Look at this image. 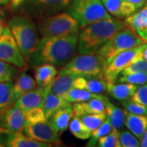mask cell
<instances>
[{
    "mask_svg": "<svg viewBox=\"0 0 147 147\" xmlns=\"http://www.w3.org/2000/svg\"><path fill=\"white\" fill-rule=\"evenodd\" d=\"M0 133H2V134H8V133H10V131H7V129L2 127H0Z\"/></svg>",
    "mask_w": 147,
    "mask_h": 147,
    "instance_id": "cell-47",
    "label": "cell"
},
{
    "mask_svg": "<svg viewBox=\"0 0 147 147\" xmlns=\"http://www.w3.org/2000/svg\"><path fill=\"white\" fill-rule=\"evenodd\" d=\"M50 88L51 85L46 88L36 87L34 89L22 95L13 105H16L17 107H19L24 113L34 107H42L45 96Z\"/></svg>",
    "mask_w": 147,
    "mask_h": 147,
    "instance_id": "cell-13",
    "label": "cell"
},
{
    "mask_svg": "<svg viewBox=\"0 0 147 147\" xmlns=\"http://www.w3.org/2000/svg\"><path fill=\"white\" fill-rule=\"evenodd\" d=\"M119 130L112 128V130L104 137H100L96 143V146L99 147H121L119 142Z\"/></svg>",
    "mask_w": 147,
    "mask_h": 147,
    "instance_id": "cell-33",
    "label": "cell"
},
{
    "mask_svg": "<svg viewBox=\"0 0 147 147\" xmlns=\"http://www.w3.org/2000/svg\"><path fill=\"white\" fill-rule=\"evenodd\" d=\"M142 57L144 58V59L147 61V45L146 47L144 48L143 52H142Z\"/></svg>",
    "mask_w": 147,
    "mask_h": 147,
    "instance_id": "cell-46",
    "label": "cell"
},
{
    "mask_svg": "<svg viewBox=\"0 0 147 147\" xmlns=\"http://www.w3.org/2000/svg\"><path fill=\"white\" fill-rule=\"evenodd\" d=\"M6 18H7V13L4 9L2 7V6H0V22L5 21Z\"/></svg>",
    "mask_w": 147,
    "mask_h": 147,
    "instance_id": "cell-43",
    "label": "cell"
},
{
    "mask_svg": "<svg viewBox=\"0 0 147 147\" xmlns=\"http://www.w3.org/2000/svg\"><path fill=\"white\" fill-rule=\"evenodd\" d=\"M77 75L59 74L51 84V91L54 94L63 97L71 88H74V82Z\"/></svg>",
    "mask_w": 147,
    "mask_h": 147,
    "instance_id": "cell-25",
    "label": "cell"
},
{
    "mask_svg": "<svg viewBox=\"0 0 147 147\" xmlns=\"http://www.w3.org/2000/svg\"><path fill=\"white\" fill-rule=\"evenodd\" d=\"M25 125V114L16 105L7 107L0 113V127L10 132L23 131Z\"/></svg>",
    "mask_w": 147,
    "mask_h": 147,
    "instance_id": "cell-12",
    "label": "cell"
},
{
    "mask_svg": "<svg viewBox=\"0 0 147 147\" xmlns=\"http://www.w3.org/2000/svg\"><path fill=\"white\" fill-rule=\"evenodd\" d=\"M138 86L127 83H106V92L115 99L120 101L130 99Z\"/></svg>",
    "mask_w": 147,
    "mask_h": 147,
    "instance_id": "cell-22",
    "label": "cell"
},
{
    "mask_svg": "<svg viewBox=\"0 0 147 147\" xmlns=\"http://www.w3.org/2000/svg\"><path fill=\"white\" fill-rule=\"evenodd\" d=\"M105 105L106 118L110 121L112 128L121 129L125 125V111L110 102L108 98L105 100Z\"/></svg>",
    "mask_w": 147,
    "mask_h": 147,
    "instance_id": "cell-24",
    "label": "cell"
},
{
    "mask_svg": "<svg viewBox=\"0 0 147 147\" xmlns=\"http://www.w3.org/2000/svg\"><path fill=\"white\" fill-rule=\"evenodd\" d=\"M101 2L110 15L119 19L126 18L137 10L127 0H101Z\"/></svg>",
    "mask_w": 147,
    "mask_h": 147,
    "instance_id": "cell-17",
    "label": "cell"
},
{
    "mask_svg": "<svg viewBox=\"0 0 147 147\" xmlns=\"http://www.w3.org/2000/svg\"><path fill=\"white\" fill-rule=\"evenodd\" d=\"M69 13L78 21L80 29L111 17L101 0H74Z\"/></svg>",
    "mask_w": 147,
    "mask_h": 147,
    "instance_id": "cell-7",
    "label": "cell"
},
{
    "mask_svg": "<svg viewBox=\"0 0 147 147\" xmlns=\"http://www.w3.org/2000/svg\"><path fill=\"white\" fill-rule=\"evenodd\" d=\"M22 55L26 60L36 52L40 38L36 25L25 15L12 16L7 22Z\"/></svg>",
    "mask_w": 147,
    "mask_h": 147,
    "instance_id": "cell-3",
    "label": "cell"
},
{
    "mask_svg": "<svg viewBox=\"0 0 147 147\" xmlns=\"http://www.w3.org/2000/svg\"><path fill=\"white\" fill-rule=\"evenodd\" d=\"M111 130H112V126L110 124L109 119L106 118L99 127H97L96 130L92 131V135L90 137V140L89 142H88L87 146L92 147L96 146V143L100 137H104L106 134H108Z\"/></svg>",
    "mask_w": 147,
    "mask_h": 147,
    "instance_id": "cell-32",
    "label": "cell"
},
{
    "mask_svg": "<svg viewBox=\"0 0 147 147\" xmlns=\"http://www.w3.org/2000/svg\"><path fill=\"white\" fill-rule=\"evenodd\" d=\"M0 60L16 66L21 71L28 68L27 60L22 55L11 32L7 26L0 37Z\"/></svg>",
    "mask_w": 147,
    "mask_h": 147,
    "instance_id": "cell-10",
    "label": "cell"
},
{
    "mask_svg": "<svg viewBox=\"0 0 147 147\" xmlns=\"http://www.w3.org/2000/svg\"><path fill=\"white\" fill-rule=\"evenodd\" d=\"M124 24L147 42V5L126 17Z\"/></svg>",
    "mask_w": 147,
    "mask_h": 147,
    "instance_id": "cell-15",
    "label": "cell"
},
{
    "mask_svg": "<svg viewBox=\"0 0 147 147\" xmlns=\"http://www.w3.org/2000/svg\"><path fill=\"white\" fill-rule=\"evenodd\" d=\"M64 98L69 103H75V102H81L86 100H91L92 98H99L101 100H106L107 97L105 96L97 93H93L89 91L80 88H71L66 94L65 95Z\"/></svg>",
    "mask_w": 147,
    "mask_h": 147,
    "instance_id": "cell-27",
    "label": "cell"
},
{
    "mask_svg": "<svg viewBox=\"0 0 147 147\" xmlns=\"http://www.w3.org/2000/svg\"><path fill=\"white\" fill-rule=\"evenodd\" d=\"M146 45L147 42H145L140 46L124 51L118 54L109 63L106 64L103 72V79L105 82L115 83L121 72L134 62L137 58L142 57V52Z\"/></svg>",
    "mask_w": 147,
    "mask_h": 147,
    "instance_id": "cell-9",
    "label": "cell"
},
{
    "mask_svg": "<svg viewBox=\"0 0 147 147\" xmlns=\"http://www.w3.org/2000/svg\"><path fill=\"white\" fill-rule=\"evenodd\" d=\"M10 4L9 0H0V6L2 7H7Z\"/></svg>",
    "mask_w": 147,
    "mask_h": 147,
    "instance_id": "cell-45",
    "label": "cell"
},
{
    "mask_svg": "<svg viewBox=\"0 0 147 147\" xmlns=\"http://www.w3.org/2000/svg\"><path fill=\"white\" fill-rule=\"evenodd\" d=\"M130 100L147 107V84H142L138 87Z\"/></svg>",
    "mask_w": 147,
    "mask_h": 147,
    "instance_id": "cell-39",
    "label": "cell"
},
{
    "mask_svg": "<svg viewBox=\"0 0 147 147\" xmlns=\"http://www.w3.org/2000/svg\"><path fill=\"white\" fill-rule=\"evenodd\" d=\"M69 103V102H68L65 98L54 94L50 88L45 96V99L42 106L47 120L51 118V116L53 115L57 110L61 109V107H63Z\"/></svg>",
    "mask_w": 147,
    "mask_h": 147,
    "instance_id": "cell-26",
    "label": "cell"
},
{
    "mask_svg": "<svg viewBox=\"0 0 147 147\" xmlns=\"http://www.w3.org/2000/svg\"><path fill=\"white\" fill-rule=\"evenodd\" d=\"M122 104L125 110L127 112L139 115L147 116V107L144 106L142 104H139L130 99L122 101Z\"/></svg>",
    "mask_w": 147,
    "mask_h": 147,
    "instance_id": "cell-36",
    "label": "cell"
},
{
    "mask_svg": "<svg viewBox=\"0 0 147 147\" xmlns=\"http://www.w3.org/2000/svg\"><path fill=\"white\" fill-rule=\"evenodd\" d=\"M5 24H4V22L3 23H2L1 25H0V37L2 35V34H3V32L4 30V28H5Z\"/></svg>",
    "mask_w": 147,
    "mask_h": 147,
    "instance_id": "cell-48",
    "label": "cell"
},
{
    "mask_svg": "<svg viewBox=\"0 0 147 147\" xmlns=\"http://www.w3.org/2000/svg\"><path fill=\"white\" fill-rule=\"evenodd\" d=\"M37 29L42 37L79 34L78 21L69 13L61 12L37 20Z\"/></svg>",
    "mask_w": 147,
    "mask_h": 147,
    "instance_id": "cell-5",
    "label": "cell"
},
{
    "mask_svg": "<svg viewBox=\"0 0 147 147\" xmlns=\"http://www.w3.org/2000/svg\"><path fill=\"white\" fill-rule=\"evenodd\" d=\"M140 146L147 147V128L145 131L143 136L141 138V142H140Z\"/></svg>",
    "mask_w": 147,
    "mask_h": 147,
    "instance_id": "cell-42",
    "label": "cell"
},
{
    "mask_svg": "<svg viewBox=\"0 0 147 147\" xmlns=\"http://www.w3.org/2000/svg\"><path fill=\"white\" fill-rule=\"evenodd\" d=\"M78 40L79 34L42 37L36 52L30 59L34 65H65L74 55L78 47Z\"/></svg>",
    "mask_w": 147,
    "mask_h": 147,
    "instance_id": "cell-1",
    "label": "cell"
},
{
    "mask_svg": "<svg viewBox=\"0 0 147 147\" xmlns=\"http://www.w3.org/2000/svg\"><path fill=\"white\" fill-rule=\"evenodd\" d=\"M119 142L122 147H138L140 142L131 131H123L119 134Z\"/></svg>",
    "mask_w": 147,
    "mask_h": 147,
    "instance_id": "cell-38",
    "label": "cell"
},
{
    "mask_svg": "<svg viewBox=\"0 0 147 147\" xmlns=\"http://www.w3.org/2000/svg\"><path fill=\"white\" fill-rule=\"evenodd\" d=\"M125 111V126L137 138L141 139L147 128V116Z\"/></svg>",
    "mask_w": 147,
    "mask_h": 147,
    "instance_id": "cell-23",
    "label": "cell"
},
{
    "mask_svg": "<svg viewBox=\"0 0 147 147\" xmlns=\"http://www.w3.org/2000/svg\"><path fill=\"white\" fill-rule=\"evenodd\" d=\"M69 129L74 137L80 140L89 139L92 135V131L84 124L79 116L73 115L69 124Z\"/></svg>",
    "mask_w": 147,
    "mask_h": 147,
    "instance_id": "cell-28",
    "label": "cell"
},
{
    "mask_svg": "<svg viewBox=\"0 0 147 147\" xmlns=\"http://www.w3.org/2000/svg\"><path fill=\"white\" fill-rule=\"evenodd\" d=\"M145 42H147L130 28L125 26L102 45L96 53L105 58L106 62L109 63L118 54Z\"/></svg>",
    "mask_w": 147,
    "mask_h": 147,
    "instance_id": "cell-6",
    "label": "cell"
},
{
    "mask_svg": "<svg viewBox=\"0 0 147 147\" xmlns=\"http://www.w3.org/2000/svg\"><path fill=\"white\" fill-rule=\"evenodd\" d=\"M73 109L71 103H69L57 110L47 120L53 129L59 135L62 134L69 127V122L73 117Z\"/></svg>",
    "mask_w": 147,
    "mask_h": 147,
    "instance_id": "cell-14",
    "label": "cell"
},
{
    "mask_svg": "<svg viewBox=\"0 0 147 147\" xmlns=\"http://www.w3.org/2000/svg\"><path fill=\"white\" fill-rule=\"evenodd\" d=\"M74 88L100 94L106 91V82L103 78L77 76L74 82Z\"/></svg>",
    "mask_w": 147,
    "mask_h": 147,
    "instance_id": "cell-21",
    "label": "cell"
},
{
    "mask_svg": "<svg viewBox=\"0 0 147 147\" xmlns=\"http://www.w3.org/2000/svg\"><path fill=\"white\" fill-rule=\"evenodd\" d=\"M25 114V121L26 125L27 124H34L39 123L47 122V119L45 117L44 111L42 107H34L30 110H27ZM25 125V126H26Z\"/></svg>",
    "mask_w": 147,
    "mask_h": 147,
    "instance_id": "cell-35",
    "label": "cell"
},
{
    "mask_svg": "<svg viewBox=\"0 0 147 147\" xmlns=\"http://www.w3.org/2000/svg\"><path fill=\"white\" fill-rule=\"evenodd\" d=\"M23 132L34 140L39 142L52 144L53 146H62V142L61 141L59 134L53 129L48 122L27 124L23 128Z\"/></svg>",
    "mask_w": 147,
    "mask_h": 147,
    "instance_id": "cell-11",
    "label": "cell"
},
{
    "mask_svg": "<svg viewBox=\"0 0 147 147\" xmlns=\"http://www.w3.org/2000/svg\"><path fill=\"white\" fill-rule=\"evenodd\" d=\"M117 81L119 83H127V84L142 85L147 84V73L142 72H134L126 74H121L118 77Z\"/></svg>",
    "mask_w": 147,
    "mask_h": 147,
    "instance_id": "cell-34",
    "label": "cell"
},
{
    "mask_svg": "<svg viewBox=\"0 0 147 147\" xmlns=\"http://www.w3.org/2000/svg\"><path fill=\"white\" fill-rule=\"evenodd\" d=\"M134 72H142L147 73V61L142 57L137 58V60L127 66L125 69H123L120 74H126Z\"/></svg>",
    "mask_w": 147,
    "mask_h": 147,
    "instance_id": "cell-37",
    "label": "cell"
},
{
    "mask_svg": "<svg viewBox=\"0 0 147 147\" xmlns=\"http://www.w3.org/2000/svg\"><path fill=\"white\" fill-rule=\"evenodd\" d=\"M70 0H24L20 6L22 15L39 20L65 9Z\"/></svg>",
    "mask_w": 147,
    "mask_h": 147,
    "instance_id": "cell-8",
    "label": "cell"
},
{
    "mask_svg": "<svg viewBox=\"0 0 147 147\" xmlns=\"http://www.w3.org/2000/svg\"><path fill=\"white\" fill-rule=\"evenodd\" d=\"M58 71L54 65L42 63L37 65L34 69V76L38 87L46 88L53 84L57 76Z\"/></svg>",
    "mask_w": 147,
    "mask_h": 147,
    "instance_id": "cell-18",
    "label": "cell"
},
{
    "mask_svg": "<svg viewBox=\"0 0 147 147\" xmlns=\"http://www.w3.org/2000/svg\"><path fill=\"white\" fill-rule=\"evenodd\" d=\"M146 3H147V0H146Z\"/></svg>",
    "mask_w": 147,
    "mask_h": 147,
    "instance_id": "cell-50",
    "label": "cell"
},
{
    "mask_svg": "<svg viewBox=\"0 0 147 147\" xmlns=\"http://www.w3.org/2000/svg\"><path fill=\"white\" fill-rule=\"evenodd\" d=\"M105 100L99 98H92L86 101L73 103L72 109L74 115L81 117L86 115L96 114L105 111Z\"/></svg>",
    "mask_w": 147,
    "mask_h": 147,
    "instance_id": "cell-20",
    "label": "cell"
},
{
    "mask_svg": "<svg viewBox=\"0 0 147 147\" xmlns=\"http://www.w3.org/2000/svg\"><path fill=\"white\" fill-rule=\"evenodd\" d=\"M6 135L7 134H2V133H0V147L6 146Z\"/></svg>",
    "mask_w": 147,
    "mask_h": 147,
    "instance_id": "cell-44",
    "label": "cell"
},
{
    "mask_svg": "<svg viewBox=\"0 0 147 147\" xmlns=\"http://www.w3.org/2000/svg\"><path fill=\"white\" fill-rule=\"evenodd\" d=\"M6 146L9 147H52V144L39 142L26 136L22 131H13L6 135Z\"/></svg>",
    "mask_w": 147,
    "mask_h": 147,
    "instance_id": "cell-16",
    "label": "cell"
},
{
    "mask_svg": "<svg viewBox=\"0 0 147 147\" xmlns=\"http://www.w3.org/2000/svg\"><path fill=\"white\" fill-rule=\"evenodd\" d=\"M127 1H128L132 5H134L137 10L142 8V7L146 3V0H127Z\"/></svg>",
    "mask_w": 147,
    "mask_h": 147,
    "instance_id": "cell-40",
    "label": "cell"
},
{
    "mask_svg": "<svg viewBox=\"0 0 147 147\" xmlns=\"http://www.w3.org/2000/svg\"><path fill=\"white\" fill-rule=\"evenodd\" d=\"M9 2H10L11 7L12 9H17L22 4L24 0H9Z\"/></svg>",
    "mask_w": 147,
    "mask_h": 147,
    "instance_id": "cell-41",
    "label": "cell"
},
{
    "mask_svg": "<svg viewBox=\"0 0 147 147\" xmlns=\"http://www.w3.org/2000/svg\"><path fill=\"white\" fill-rule=\"evenodd\" d=\"M126 26L119 18H107L82 29L79 34L78 51L80 54L96 53L102 45Z\"/></svg>",
    "mask_w": 147,
    "mask_h": 147,
    "instance_id": "cell-2",
    "label": "cell"
},
{
    "mask_svg": "<svg viewBox=\"0 0 147 147\" xmlns=\"http://www.w3.org/2000/svg\"><path fill=\"white\" fill-rule=\"evenodd\" d=\"M106 61L97 53L80 54L69 60L59 74H74L84 77L103 78Z\"/></svg>",
    "mask_w": 147,
    "mask_h": 147,
    "instance_id": "cell-4",
    "label": "cell"
},
{
    "mask_svg": "<svg viewBox=\"0 0 147 147\" xmlns=\"http://www.w3.org/2000/svg\"><path fill=\"white\" fill-rule=\"evenodd\" d=\"M13 81L0 83V113L11 105Z\"/></svg>",
    "mask_w": 147,
    "mask_h": 147,
    "instance_id": "cell-31",
    "label": "cell"
},
{
    "mask_svg": "<svg viewBox=\"0 0 147 147\" xmlns=\"http://www.w3.org/2000/svg\"><path fill=\"white\" fill-rule=\"evenodd\" d=\"M3 22H4V21H2V22H0V25H1L2 23H3Z\"/></svg>",
    "mask_w": 147,
    "mask_h": 147,
    "instance_id": "cell-49",
    "label": "cell"
},
{
    "mask_svg": "<svg viewBox=\"0 0 147 147\" xmlns=\"http://www.w3.org/2000/svg\"><path fill=\"white\" fill-rule=\"evenodd\" d=\"M19 69L0 60V83L14 81L18 76Z\"/></svg>",
    "mask_w": 147,
    "mask_h": 147,
    "instance_id": "cell-29",
    "label": "cell"
},
{
    "mask_svg": "<svg viewBox=\"0 0 147 147\" xmlns=\"http://www.w3.org/2000/svg\"><path fill=\"white\" fill-rule=\"evenodd\" d=\"M84 123L89 128L91 131H94L101 125V123L106 119V112L103 111L96 114H90L80 117Z\"/></svg>",
    "mask_w": 147,
    "mask_h": 147,
    "instance_id": "cell-30",
    "label": "cell"
},
{
    "mask_svg": "<svg viewBox=\"0 0 147 147\" xmlns=\"http://www.w3.org/2000/svg\"><path fill=\"white\" fill-rule=\"evenodd\" d=\"M37 87V84L34 79L30 75L23 72L19 74L13 83L12 90H11V105H13L16 100L21 97L26 92L34 89Z\"/></svg>",
    "mask_w": 147,
    "mask_h": 147,
    "instance_id": "cell-19",
    "label": "cell"
}]
</instances>
